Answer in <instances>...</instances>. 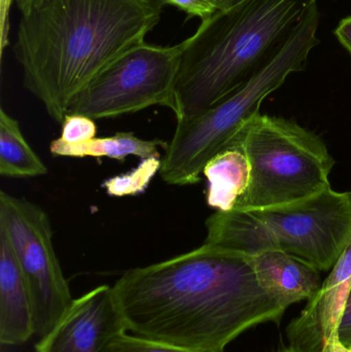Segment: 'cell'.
<instances>
[{"label":"cell","mask_w":351,"mask_h":352,"mask_svg":"<svg viewBox=\"0 0 351 352\" xmlns=\"http://www.w3.org/2000/svg\"><path fill=\"white\" fill-rule=\"evenodd\" d=\"M111 289L128 333L197 352H225L286 310L260 285L253 256L206 244L128 270Z\"/></svg>","instance_id":"obj_1"},{"label":"cell","mask_w":351,"mask_h":352,"mask_svg":"<svg viewBox=\"0 0 351 352\" xmlns=\"http://www.w3.org/2000/svg\"><path fill=\"white\" fill-rule=\"evenodd\" d=\"M164 6L161 0H47L19 24L12 52L23 85L54 121L63 123L74 95L144 43Z\"/></svg>","instance_id":"obj_2"},{"label":"cell","mask_w":351,"mask_h":352,"mask_svg":"<svg viewBox=\"0 0 351 352\" xmlns=\"http://www.w3.org/2000/svg\"><path fill=\"white\" fill-rule=\"evenodd\" d=\"M317 0H243L202 21L185 39L171 111L191 119L247 84Z\"/></svg>","instance_id":"obj_3"},{"label":"cell","mask_w":351,"mask_h":352,"mask_svg":"<svg viewBox=\"0 0 351 352\" xmlns=\"http://www.w3.org/2000/svg\"><path fill=\"white\" fill-rule=\"evenodd\" d=\"M205 225L206 245L251 256L280 250L329 271L351 241V192L329 188L284 206L216 211Z\"/></svg>","instance_id":"obj_4"},{"label":"cell","mask_w":351,"mask_h":352,"mask_svg":"<svg viewBox=\"0 0 351 352\" xmlns=\"http://www.w3.org/2000/svg\"><path fill=\"white\" fill-rule=\"evenodd\" d=\"M319 12L313 6L293 30L273 58L247 84L230 96L191 119L177 121L172 140L165 150L160 176L173 186L200 182L206 164L231 146L247 124L260 113L262 102L295 72H302L313 47Z\"/></svg>","instance_id":"obj_5"},{"label":"cell","mask_w":351,"mask_h":352,"mask_svg":"<svg viewBox=\"0 0 351 352\" xmlns=\"http://www.w3.org/2000/svg\"><path fill=\"white\" fill-rule=\"evenodd\" d=\"M251 182L235 209L293 204L331 188L335 160L325 142L294 120L256 116L239 135Z\"/></svg>","instance_id":"obj_6"},{"label":"cell","mask_w":351,"mask_h":352,"mask_svg":"<svg viewBox=\"0 0 351 352\" xmlns=\"http://www.w3.org/2000/svg\"><path fill=\"white\" fill-rule=\"evenodd\" d=\"M187 41L175 45L140 43L103 68L68 105L67 115L92 120L136 113L154 105L172 109Z\"/></svg>","instance_id":"obj_7"},{"label":"cell","mask_w":351,"mask_h":352,"mask_svg":"<svg viewBox=\"0 0 351 352\" xmlns=\"http://www.w3.org/2000/svg\"><path fill=\"white\" fill-rule=\"evenodd\" d=\"M0 230L10 239L26 278L34 312L35 335L45 336L73 299L53 246V232L38 205L0 192Z\"/></svg>","instance_id":"obj_8"},{"label":"cell","mask_w":351,"mask_h":352,"mask_svg":"<svg viewBox=\"0 0 351 352\" xmlns=\"http://www.w3.org/2000/svg\"><path fill=\"white\" fill-rule=\"evenodd\" d=\"M126 331L109 285L95 287L72 301L53 329L36 343V352H109Z\"/></svg>","instance_id":"obj_9"},{"label":"cell","mask_w":351,"mask_h":352,"mask_svg":"<svg viewBox=\"0 0 351 352\" xmlns=\"http://www.w3.org/2000/svg\"><path fill=\"white\" fill-rule=\"evenodd\" d=\"M350 293L351 241L321 289L288 327L291 349L297 352H323L328 341L337 334Z\"/></svg>","instance_id":"obj_10"},{"label":"cell","mask_w":351,"mask_h":352,"mask_svg":"<svg viewBox=\"0 0 351 352\" xmlns=\"http://www.w3.org/2000/svg\"><path fill=\"white\" fill-rule=\"evenodd\" d=\"M35 335L32 299L18 258L0 230V342L19 345Z\"/></svg>","instance_id":"obj_11"},{"label":"cell","mask_w":351,"mask_h":352,"mask_svg":"<svg viewBox=\"0 0 351 352\" xmlns=\"http://www.w3.org/2000/svg\"><path fill=\"white\" fill-rule=\"evenodd\" d=\"M253 263L261 287L286 309L315 297L323 283L321 271L280 250L256 254Z\"/></svg>","instance_id":"obj_12"},{"label":"cell","mask_w":351,"mask_h":352,"mask_svg":"<svg viewBox=\"0 0 351 352\" xmlns=\"http://www.w3.org/2000/svg\"><path fill=\"white\" fill-rule=\"evenodd\" d=\"M203 175L208 184L207 204L218 211L233 210L251 182V166L239 138L206 164Z\"/></svg>","instance_id":"obj_13"},{"label":"cell","mask_w":351,"mask_h":352,"mask_svg":"<svg viewBox=\"0 0 351 352\" xmlns=\"http://www.w3.org/2000/svg\"><path fill=\"white\" fill-rule=\"evenodd\" d=\"M167 146L168 144L163 140H141L131 132H119L111 138H93L76 144H66L61 138H58L49 144V152L57 157H107L124 162L128 156H136L141 159L158 156L160 155L159 148L166 150Z\"/></svg>","instance_id":"obj_14"},{"label":"cell","mask_w":351,"mask_h":352,"mask_svg":"<svg viewBox=\"0 0 351 352\" xmlns=\"http://www.w3.org/2000/svg\"><path fill=\"white\" fill-rule=\"evenodd\" d=\"M47 167L25 140L16 119L0 109V175L5 177H37Z\"/></svg>","instance_id":"obj_15"},{"label":"cell","mask_w":351,"mask_h":352,"mask_svg":"<svg viewBox=\"0 0 351 352\" xmlns=\"http://www.w3.org/2000/svg\"><path fill=\"white\" fill-rule=\"evenodd\" d=\"M160 155L142 159L141 163L130 173L113 176L103 184L107 194L113 197L134 196L148 188L157 173H160Z\"/></svg>","instance_id":"obj_16"},{"label":"cell","mask_w":351,"mask_h":352,"mask_svg":"<svg viewBox=\"0 0 351 352\" xmlns=\"http://www.w3.org/2000/svg\"><path fill=\"white\" fill-rule=\"evenodd\" d=\"M109 352H197L168 343L124 332L109 346Z\"/></svg>","instance_id":"obj_17"},{"label":"cell","mask_w":351,"mask_h":352,"mask_svg":"<svg viewBox=\"0 0 351 352\" xmlns=\"http://www.w3.org/2000/svg\"><path fill=\"white\" fill-rule=\"evenodd\" d=\"M97 127L94 120L82 115H67L62 123L61 140L66 144H76L93 140Z\"/></svg>","instance_id":"obj_18"},{"label":"cell","mask_w":351,"mask_h":352,"mask_svg":"<svg viewBox=\"0 0 351 352\" xmlns=\"http://www.w3.org/2000/svg\"><path fill=\"white\" fill-rule=\"evenodd\" d=\"M165 4L175 6L188 14L189 18L204 21L218 12L214 0H161Z\"/></svg>","instance_id":"obj_19"},{"label":"cell","mask_w":351,"mask_h":352,"mask_svg":"<svg viewBox=\"0 0 351 352\" xmlns=\"http://www.w3.org/2000/svg\"><path fill=\"white\" fill-rule=\"evenodd\" d=\"M14 0H0V16H1V52L8 45L10 33V10Z\"/></svg>","instance_id":"obj_20"},{"label":"cell","mask_w":351,"mask_h":352,"mask_svg":"<svg viewBox=\"0 0 351 352\" xmlns=\"http://www.w3.org/2000/svg\"><path fill=\"white\" fill-rule=\"evenodd\" d=\"M335 35L351 55V16L343 19L335 30Z\"/></svg>","instance_id":"obj_21"},{"label":"cell","mask_w":351,"mask_h":352,"mask_svg":"<svg viewBox=\"0 0 351 352\" xmlns=\"http://www.w3.org/2000/svg\"><path fill=\"white\" fill-rule=\"evenodd\" d=\"M21 14H27L38 6H43L47 0H14Z\"/></svg>","instance_id":"obj_22"},{"label":"cell","mask_w":351,"mask_h":352,"mask_svg":"<svg viewBox=\"0 0 351 352\" xmlns=\"http://www.w3.org/2000/svg\"><path fill=\"white\" fill-rule=\"evenodd\" d=\"M323 352H351V347H348L342 344L339 339H338L337 334H336L335 336L332 337V338L328 341Z\"/></svg>","instance_id":"obj_23"},{"label":"cell","mask_w":351,"mask_h":352,"mask_svg":"<svg viewBox=\"0 0 351 352\" xmlns=\"http://www.w3.org/2000/svg\"><path fill=\"white\" fill-rule=\"evenodd\" d=\"M242 1L243 0H214L218 10H229Z\"/></svg>","instance_id":"obj_24"},{"label":"cell","mask_w":351,"mask_h":352,"mask_svg":"<svg viewBox=\"0 0 351 352\" xmlns=\"http://www.w3.org/2000/svg\"><path fill=\"white\" fill-rule=\"evenodd\" d=\"M280 352H297V351H293L292 349H284V351H280Z\"/></svg>","instance_id":"obj_25"}]
</instances>
